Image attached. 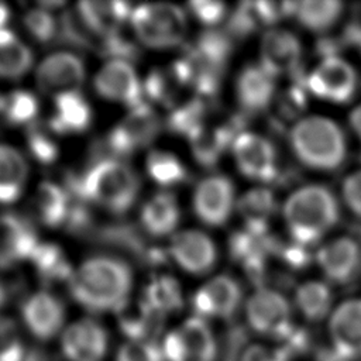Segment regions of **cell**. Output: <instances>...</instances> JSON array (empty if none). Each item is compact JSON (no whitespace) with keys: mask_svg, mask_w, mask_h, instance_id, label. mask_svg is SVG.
Returning a JSON list of instances; mask_svg holds the SVG:
<instances>
[{"mask_svg":"<svg viewBox=\"0 0 361 361\" xmlns=\"http://www.w3.org/2000/svg\"><path fill=\"white\" fill-rule=\"evenodd\" d=\"M343 197L348 209L361 217V169L345 178L343 183Z\"/></svg>","mask_w":361,"mask_h":361,"instance_id":"ee69618b","label":"cell"},{"mask_svg":"<svg viewBox=\"0 0 361 361\" xmlns=\"http://www.w3.org/2000/svg\"><path fill=\"white\" fill-rule=\"evenodd\" d=\"M68 286L72 298L85 309L117 313L128 302L133 272L118 258L92 257L73 271Z\"/></svg>","mask_w":361,"mask_h":361,"instance_id":"6da1fadb","label":"cell"},{"mask_svg":"<svg viewBox=\"0 0 361 361\" xmlns=\"http://www.w3.org/2000/svg\"><path fill=\"white\" fill-rule=\"evenodd\" d=\"M107 350V330L94 319L76 320L61 334V351L66 361H102Z\"/></svg>","mask_w":361,"mask_h":361,"instance_id":"30bf717a","label":"cell"},{"mask_svg":"<svg viewBox=\"0 0 361 361\" xmlns=\"http://www.w3.org/2000/svg\"><path fill=\"white\" fill-rule=\"evenodd\" d=\"M341 7V3L334 0H306L296 3L295 16L305 28L314 32H323L338 20Z\"/></svg>","mask_w":361,"mask_h":361,"instance_id":"d6a6232c","label":"cell"},{"mask_svg":"<svg viewBox=\"0 0 361 361\" xmlns=\"http://www.w3.org/2000/svg\"><path fill=\"white\" fill-rule=\"evenodd\" d=\"M231 149L238 169L247 178L259 182H271L276 178V152L268 138L254 133H241Z\"/></svg>","mask_w":361,"mask_h":361,"instance_id":"8fae6325","label":"cell"},{"mask_svg":"<svg viewBox=\"0 0 361 361\" xmlns=\"http://www.w3.org/2000/svg\"><path fill=\"white\" fill-rule=\"evenodd\" d=\"M6 126H10L6 111V96H0V133Z\"/></svg>","mask_w":361,"mask_h":361,"instance_id":"7dc6e473","label":"cell"},{"mask_svg":"<svg viewBox=\"0 0 361 361\" xmlns=\"http://www.w3.org/2000/svg\"><path fill=\"white\" fill-rule=\"evenodd\" d=\"M190 48L202 61L223 71L226 61L230 56L233 44L231 37L227 34V31L224 32L209 30L206 32H202L196 44H193Z\"/></svg>","mask_w":361,"mask_h":361,"instance_id":"e575fe53","label":"cell"},{"mask_svg":"<svg viewBox=\"0 0 361 361\" xmlns=\"http://www.w3.org/2000/svg\"><path fill=\"white\" fill-rule=\"evenodd\" d=\"M28 165L13 147L0 144V203L16 202L24 190Z\"/></svg>","mask_w":361,"mask_h":361,"instance_id":"484cf974","label":"cell"},{"mask_svg":"<svg viewBox=\"0 0 361 361\" xmlns=\"http://www.w3.org/2000/svg\"><path fill=\"white\" fill-rule=\"evenodd\" d=\"M180 219V210L175 195L159 192L154 195L141 210V223L145 231L154 237H162L175 230Z\"/></svg>","mask_w":361,"mask_h":361,"instance_id":"d4e9b609","label":"cell"},{"mask_svg":"<svg viewBox=\"0 0 361 361\" xmlns=\"http://www.w3.org/2000/svg\"><path fill=\"white\" fill-rule=\"evenodd\" d=\"M259 65L274 78L295 75L302 59V47L290 31L274 28L264 34L259 48Z\"/></svg>","mask_w":361,"mask_h":361,"instance_id":"e0dca14e","label":"cell"},{"mask_svg":"<svg viewBox=\"0 0 361 361\" xmlns=\"http://www.w3.org/2000/svg\"><path fill=\"white\" fill-rule=\"evenodd\" d=\"M161 348L165 361H216L219 351L213 330L197 316L169 330L161 341Z\"/></svg>","mask_w":361,"mask_h":361,"instance_id":"52a82bcc","label":"cell"},{"mask_svg":"<svg viewBox=\"0 0 361 361\" xmlns=\"http://www.w3.org/2000/svg\"><path fill=\"white\" fill-rule=\"evenodd\" d=\"M178 86H183V83L172 69L168 72L157 69L148 75L144 83V96L164 104H172L178 93Z\"/></svg>","mask_w":361,"mask_h":361,"instance_id":"f35d334b","label":"cell"},{"mask_svg":"<svg viewBox=\"0 0 361 361\" xmlns=\"http://www.w3.org/2000/svg\"><path fill=\"white\" fill-rule=\"evenodd\" d=\"M85 63L72 52H56L45 58L37 69V85L54 97L76 92L85 80Z\"/></svg>","mask_w":361,"mask_h":361,"instance_id":"4fadbf2b","label":"cell"},{"mask_svg":"<svg viewBox=\"0 0 361 361\" xmlns=\"http://www.w3.org/2000/svg\"><path fill=\"white\" fill-rule=\"evenodd\" d=\"M307 89L317 97L333 102H348L357 87V75L353 66L338 56H326L306 78Z\"/></svg>","mask_w":361,"mask_h":361,"instance_id":"ba28073f","label":"cell"},{"mask_svg":"<svg viewBox=\"0 0 361 361\" xmlns=\"http://www.w3.org/2000/svg\"><path fill=\"white\" fill-rule=\"evenodd\" d=\"M7 299H8V289H7V286L0 281V309L6 305Z\"/></svg>","mask_w":361,"mask_h":361,"instance_id":"681fc988","label":"cell"},{"mask_svg":"<svg viewBox=\"0 0 361 361\" xmlns=\"http://www.w3.org/2000/svg\"><path fill=\"white\" fill-rule=\"evenodd\" d=\"M78 11L99 38L120 32V27L133 13L124 1H80Z\"/></svg>","mask_w":361,"mask_h":361,"instance_id":"603a6c76","label":"cell"},{"mask_svg":"<svg viewBox=\"0 0 361 361\" xmlns=\"http://www.w3.org/2000/svg\"><path fill=\"white\" fill-rule=\"evenodd\" d=\"M207 110V102L204 99H192L172 110L166 118V126L173 134L185 135L190 140L204 127Z\"/></svg>","mask_w":361,"mask_h":361,"instance_id":"836d02e7","label":"cell"},{"mask_svg":"<svg viewBox=\"0 0 361 361\" xmlns=\"http://www.w3.org/2000/svg\"><path fill=\"white\" fill-rule=\"evenodd\" d=\"M290 147L296 158L317 171H333L345 158V138L340 127L330 118L309 116L292 127Z\"/></svg>","mask_w":361,"mask_h":361,"instance_id":"3957f363","label":"cell"},{"mask_svg":"<svg viewBox=\"0 0 361 361\" xmlns=\"http://www.w3.org/2000/svg\"><path fill=\"white\" fill-rule=\"evenodd\" d=\"M240 361H288L283 348H272L264 344H250Z\"/></svg>","mask_w":361,"mask_h":361,"instance_id":"f6af8a7d","label":"cell"},{"mask_svg":"<svg viewBox=\"0 0 361 361\" xmlns=\"http://www.w3.org/2000/svg\"><path fill=\"white\" fill-rule=\"evenodd\" d=\"M316 259L329 281L350 283L361 268V247L354 238H336L317 251Z\"/></svg>","mask_w":361,"mask_h":361,"instance_id":"d6986e66","label":"cell"},{"mask_svg":"<svg viewBox=\"0 0 361 361\" xmlns=\"http://www.w3.org/2000/svg\"><path fill=\"white\" fill-rule=\"evenodd\" d=\"M243 299V292L235 279L228 275H219L200 286L193 298L192 307L195 314L207 322V319L233 317Z\"/></svg>","mask_w":361,"mask_h":361,"instance_id":"9c48e42d","label":"cell"},{"mask_svg":"<svg viewBox=\"0 0 361 361\" xmlns=\"http://www.w3.org/2000/svg\"><path fill=\"white\" fill-rule=\"evenodd\" d=\"M35 227L30 219L17 213L0 216V268H10L30 259L38 247Z\"/></svg>","mask_w":361,"mask_h":361,"instance_id":"2e32d148","label":"cell"},{"mask_svg":"<svg viewBox=\"0 0 361 361\" xmlns=\"http://www.w3.org/2000/svg\"><path fill=\"white\" fill-rule=\"evenodd\" d=\"M189 7L195 17L206 25H216L226 16V4L220 1H192Z\"/></svg>","mask_w":361,"mask_h":361,"instance_id":"7bdbcfd3","label":"cell"},{"mask_svg":"<svg viewBox=\"0 0 361 361\" xmlns=\"http://www.w3.org/2000/svg\"><path fill=\"white\" fill-rule=\"evenodd\" d=\"M80 179L86 199L116 214L126 213L140 190L137 173L121 159L93 161Z\"/></svg>","mask_w":361,"mask_h":361,"instance_id":"277c9868","label":"cell"},{"mask_svg":"<svg viewBox=\"0 0 361 361\" xmlns=\"http://www.w3.org/2000/svg\"><path fill=\"white\" fill-rule=\"evenodd\" d=\"M169 251L178 265L190 274H206L216 264V247L213 241L196 230L178 233L171 241Z\"/></svg>","mask_w":361,"mask_h":361,"instance_id":"ffe728a7","label":"cell"},{"mask_svg":"<svg viewBox=\"0 0 361 361\" xmlns=\"http://www.w3.org/2000/svg\"><path fill=\"white\" fill-rule=\"evenodd\" d=\"M118 324L127 341H158L164 317L152 312L141 299L131 305L130 300L117 312Z\"/></svg>","mask_w":361,"mask_h":361,"instance_id":"cb8c5ba5","label":"cell"},{"mask_svg":"<svg viewBox=\"0 0 361 361\" xmlns=\"http://www.w3.org/2000/svg\"><path fill=\"white\" fill-rule=\"evenodd\" d=\"M6 111L10 126H30L35 121L38 100L28 90H14L6 96Z\"/></svg>","mask_w":361,"mask_h":361,"instance_id":"74e56055","label":"cell"},{"mask_svg":"<svg viewBox=\"0 0 361 361\" xmlns=\"http://www.w3.org/2000/svg\"><path fill=\"white\" fill-rule=\"evenodd\" d=\"M21 319L27 331L41 341H48L63 331L65 306L55 295L39 290L21 303Z\"/></svg>","mask_w":361,"mask_h":361,"instance_id":"7c38bea8","label":"cell"},{"mask_svg":"<svg viewBox=\"0 0 361 361\" xmlns=\"http://www.w3.org/2000/svg\"><path fill=\"white\" fill-rule=\"evenodd\" d=\"M31 262L45 285H55L71 281L73 271L63 251L55 244H38L31 255Z\"/></svg>","mask_w":361,"mask_h":361,"instance_id":"83f0119b","label":"cell"},{"mask_svg":"<svg viewBox=\"0 0 361 361\" xmlns=\"http://www.w3.org/2000/svg\"><path fill=\"white\" fill-rule=\"evenodd\" d=\"M31 65V49L11 31L0 30V78L18 79L28 72Z\"/></svg>","mask_w":361,"mask_h":361,"instance_id":"4dcf8cb0","label":"cell"},{"mask_svg":"<svg viewBox=\"0 0 361 361\" xmlns=\"http://www.w3.org/2000/svg\"><path fill=\"white\" fill-rule=\"evenodd\" d=\"M116 361H165L158 341H126L116 354Z\"/></svg>","mask_w":361,"mask_h":361,"instance_id":"b9f144b4","label":"cell"},{"mask_svg":"<svg viewBox=\"0 0 361 361\" xmlns=\"http://www.w3.org/2000/svg\"><path fill=\"white\" fill-rule=\"evenodd\" d=\"M24 25L28 32L41 44H51L61 38V27L47 8H34L24 16Z\"/></svg>","mask_w":361,"mask_h":361,"instance_id":"ab89813d","label":"cell"},{"mask_svg":"<svg viewBox=\"0 0 361 361\" xmlns=\"http://www.w3.org/2000/svg\"><path fill=\"white\" fill-rule=\"evenodd\" d=\"M49 124L34 121L27 127V145L31 155L41 164H52L58 157V145ZM55 134V133H54Z\"/></svg>","mask_w":361,"mask_h":361,"instance_id":"8d00e7d4","label":"cell"},{"mask_svg":"<svg viewBox=\"0 0 361 361\" xmlns=\"http://www.w3.org/2000/svg\"><path fill=\"white\" fill-rule=\"evenodd\" d=\"M333 295L330 288L319 281H309L298 286L295 306L309 322H320L331 314Z\"/></svg>","mask_w":361,"mask_h":361,"instance_id":"f546056e","label":"cell"},{"mask_svg":"<svg viewBox=\"0 0 361 361\" xmlns=\"http://www.w3.org/2000/svg\"><path fill=\"white\" fill-rule=\"evenodd\" d=\"M329 336L340 357L361 358V298L348 299L331 312Z\"/></svg>","mask_w":361,"mask_h":361,"instance_id":"ac0fdd59","label":"cell"},{"mask_svg":"<svg viewBox=\"0 0 361 361\" xmlns=\"http://www.w3.org/2000/svg\"><path fill=\"white\" fill-rule=\"evenodd\" d=\"M237 209L245 220L248 230L264 234L268 220L275 210V199L272 192L268 189H251L241 196Z\"/></svg>","mask_w":361,"mask_h":361,"instance_id":"1f68e13d","label":"cell"},{"mask_svg":"<svg viewBox=\"0 0 361 361\" xmlns=\"http://www.w3.org/2000/svg\"><path fill=\"white\" fill-rule=\"evenodd\" d=\"M248 327L267 338L288 340L293 333L292 307L288 299L269 288L255 290L245 303Z\"/></svg>","mask_w":361,"mask_h":361,"instance_id":"8992f818","label":"cell"},{"mask_svg":"<svg viewBox=\"0 0 361 361\" xmlns=\"http://www.w3.org/2000/svg\"><path fill=\"white\" fill-rule=\"evenodd\" d=\"M350 124H351V128L354 130V133L361 140V106L355 107L351 111V114H350Z\"/></svg>","mask_w":361,"mask_h":361,"instance_id":"bcb514c9","label":"cell"},{"mask_svg":"<svg viewBox=\"0 0 361 361\" xmlns=\"http://www.w3.org/2000/svg\"><path fill=\"white\" fill-rule=\"evenodd\" d=\"M92 121V109L79 92H69L55 97V111L48 124L55 134H78Z\"/></svg>","mask_w":361,"mask_h":361,"instance_id":"7402d4cb","label":"cell"},{"mask_svg":"<svg viewBox=\"0 0 361 361\" xmlns=\"http://www.w3.org/2000/svg\"><path fill=\"white\" fill-rule=\"evenodd\" d=\"M10 18V11H8V7L3 3H0V30L4 28L6 23L8 21Z\"/></svg>","mask_w":361,"mask_h":361,"instance_id":"c3c4849f","label":"cell"},{"mask_svg":"<svg viewBox=\"0 0 361 361\" xmlns=\"http://www.w3.org/2000/svg\"><path fill=\"white\" fill-rule=\"evenodd\" d=\"M94 89L104 99L123 103L130 109L144 104V87L131 63L124 61L107 62L94 76Z\"/></svg>","mask_w":361,"mask_h":361,"instance_id":"9a60e30c","label":"cell"},{"mask_svg":"<svg viewBox=\"0 0 361 361\" xmlns=\"http://www.w3.org/2000/svg\"><path fill=\"white\" fill-rule=\"evenodd\" d=\"M148 175L159 185L172 186L183 183L189 173L183 164L173 154L152 151L147 158Z\"/></svg>","mask_w":361,"mask_h":361,"instance_id":"d590c367","label":"cell"},{"mask_svg":"<svg viewBox=\"0 0 361 361\" xmlns=\"http://www.w3.org/2000/svg\"><path fill=\"white\" fill-rule=\"evenodd\" d=\"M275 78L261 65L245 66L237 78V99L244 113L264 111L272 102L275 93Z\"/></svg>","mask_w":361,"mask_h":361,"instance_id":"44dd1931","label":"cell"},{"mask_svg":"<svg viewBox=\"0 0 361 361\" xmlns=\"http://www.w3.org/2000/svg\"><path fill=\"white\" fill-rule=\"evenodd\" d=\"M141 300L158 316L166 317L183 306L182 289L179 283L168 276L159 275L154 278L145 288Z\"/></svg>","mask_w":361,"mask_h":361,"instance_id":"f1b7e54d","label":"cell"},{"mask_svg":"<svg viewBox=\"0 0 361 361\" xmlns=\"http://www.w3.org/2000/svg\"><path fill=\"white\" fill-rule=\"evenodd\" d=\"M138 39L151 48H171L182 42L188 21L185 11L169 3L141 4L131 13Z\"/></svg>","mask_w":361,"mask_h":361,"instance_id":"5b68a950","label":"cell"},{"mask_svg":"<svg viewBox=\"0 0 361 361\" xmlns=\"http://www.w3.org/2000/svg\"><path fill=\"white\" fill-rule=\"evenodd\" d=\"M234 206V186L227 176L212 175L199 182L193 195L196 216L207 226L224 224Z\"/></svg>","mask_w":361,"mask_h":361,"instance_id":"5bb4252c","label":"cell"},{"mask_svg":"<svg viewBox=\"0 0 361 361\" xmlns=\"http://www.w3.org/2000/svg\"><path fill=\"white\" fill-rule=\"evenodd\" d=\"M283 219L295 243L307 247L336 226L338 220L337 200L322 185L299 188L286 199Z\"/></svg>","mask_w":361,"mask_h":361,"instance_id":"7a4b0ae2","label":"cell"},{"mask_svg":"<svg viewBox=\"0 0 361 361\" xmlns=\"http://www.w3.org/2000/svg\"><path fill=\"white\" fill-rule=\"evenodd\" d=\"M0 361H25V347L14 320L0 316Z\"/></svg>","mask_w":361,"mask_h":361,"instance_id":"60d3db41","label":"cell"},{"mask_svg":"<svg viewBox=\"0 0 361 361\" xmlns=\"http://www.w3.org/2000/svg\"><path fill=\"white\" fill-rule=\"evenodd\" d=\"M34 202L37 216L45 226H65L71 210V200L63 186L52 182L41 183Z\"/></svg>","mask_w":361,"mask_h":361,"instance_id":"4316f807","label":"cell"}]
</instances>
